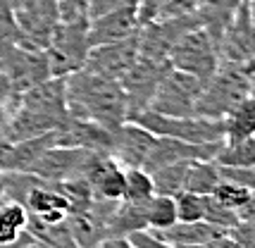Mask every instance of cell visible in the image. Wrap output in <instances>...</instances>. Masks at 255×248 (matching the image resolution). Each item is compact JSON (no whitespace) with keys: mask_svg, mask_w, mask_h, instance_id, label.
Here are the masks:
<instances>
[{"mask_svg":"<svg viewBox=\"0 0 255 248\" xmlns=\"http://www.w3.org/2000/svg\"><path fill=\"white\" fill-rule=\"evenodd\" d=\"M174 205H177V222H196V220H203L205 193L179 191L174 196Z\"/></svg>","mask_w":255,"mask_h":248,"instance_id":"d4e9b609","label":"cell"},{"mask_svg":"<svg viewBox=\"0 0 255 248\" xmlns=\"http://www.w3.org/2000/svg\"><path fill=\"white\" fill-rule=\"evenodd\" d=\"M145 220L148 227L153 229H167L177 222V205H174V196H165V193H155L145 201Z\"/></svg>","mask_w":255,"mask_h":248,"instance_id":"603a6c76","label":"cell"},{"mask_svg":"<svg viewBox=\"0 0 255 248\" xmlns=\"http://www.w3.org/2000/svg\"><path fill=\"white\" fill-rule=\"evenodd\" d=\"M203 220L205 222H210V225H217L222 227V229H232L236 222H239V215L229 210V208H224L215 196L210 193H205V208H203Z\"/></svg>","mask_w":255,"mask_h":248,"instance_id":"484cf974","label":"cell"},{"mask_svg":"<svg viewBox=\"0 0 255 248\" xmlns=\"http://www.w3.org/2000/svg\"><path fill=\"white\" fill-rule=\"evenodd\" d=\"M153 146H155V134H150L145 126L131 122V120H127L112 129L110 155L122 167H143Z\"/></svg>","mask_w":255,"mask_h":248,"instance_id":"4fadbf2b","label":"cell"},{"mask_svg":"<svg viewBox=\"0 0 255 248\" xmlns=\"http://www.w3.org/2000/svg\"><path fill=\"white\" fill-rule=\"evenodd\" d=\"M89 50V17L60 19L45 45L50 77H67V74L81 69L86 65Z\"/></svg>","mask_w":255,"mask_h":248,"instance_id":"277c9868","label":"cell"},{"mask_svg":"<svg viewBox=\"0 0 255 248\" xmlns=\"http://www.w3.org/2000/svg\"><path fill=\"white\" fill-rule=\"evenodd\" d=\"M251 193H253L251 189H246V186H241V184H236V181H232V179L220 177V181L212 186L210 196H215L224 208H229V210H234V213L239 215V210H241L246 205V201L251 198Z\"/></svg>","mask_w":255,"mask_h":248,"instance_id":"cb8c5ba5","label":"cell"},{"mask_svg":"<svg viewBox=\"0 0 255 248\" xmlns=\"http://www.w3.org/2000/svg\"><path fill=\"white\" fill-rule=\"evenodd\" d=\"M138 29H141L138 5L117 7V10L89 17V43L93 48V45H100V43L122 41V38H129V36L138 34Z\"/></svg>","mask_w":255,"mask_h":248,"instance_id":"9a60e30c","label":"cell"},{"mask_svg":"<svg viewBox=\"0 0 255 248\" xmlns=\"http://www.w3.org/2000/svg\"><path fill=\"white\" fill-rule=\"evenodd\" d=\"M222 126H224V141L255 136V98L253 96H246L244 101L236 103L232 110L222 117Z\"/></svg>","mask_w":255,"mask_h":248,"instance_id":"e0dca14e","label":"cell"},{"mask_svg":"<svg viewBox=\"0 0 255 248\" xmlns=\"http://www.w3.org/2000/svg\"><path fill=\"white\" fill-rule=\"evenodd\" d=\"M203 86H205L203 79L169 67L162 81L157 84V91L148 108L162 115H196Z\"/></svg>","mask_w":255,"mask_h":248,"instance_id":"52a82bcc","label":"cell"},{"mask_svg":"<svg viewBox=\"0 0 255 248\" xmlns=\"http://www.w3.org/2000/svg\"><path fill=\"white\" fill-rule=\"evenodd\" d=\"M246 74H248V91H251V96L255 98V60L246 62Z\"/></svg>","mask_w":255,"mask_h":248,"instance_id":"1f68e13d","label":"cell"},{"mask_svg":"<svg viewBox=\"0 0 255 248\" xmlns=\"http://www.w3.org/2000/svg\"><path fill=\"white\" fill-rule=\"evenodd\" d=\"M217 181H220V167L215 160H191L184 191L210 193Z\"/></svg>","mask_w":255,"mask_h":248,"instance_id":"7402d4cb","label":"cell"},{"mask_svg":"<svg viewBox=\"0 0 255 248\" xmlns=\"http://www.w3.org/2000/svg\"><path fill=\"white\" fill-rule=\"evenodd\" d=\"M229 237L234 239L236 248H255V217H246L239 220L236 225L229 229Z\"/></svg>","mask_w":255,"mask_h":248,"instance_id":"83f0119b","label":"cell"},{"mask_svg":"<svg viewBox=\"0 0 255 248\" xmlns=\"http://www.w3.org/2000/svg\"><path fill=\"white\" fill-rule=\"evenodd\" d=\"M167 248H236L229 229L210 225L205 220L196 222H174L167 229H157Z\"/></svg>","mask_w":255,"mask_h":248,"instance_id":"8fae6325","label":"cell"},{"mask_svg":"<svg viewBox=\"0 0 255 248\" xmlns=\"http://www.w3.org/2000/svg\"><path fill=\"white\" fill-rule=\"evenodd\" d=\"M0 72L10 79L14 93L31 89L41 81L50 79L48 55L33 45H10L0 50Z\"/></svg>","mask_w":255,"mask_h":248,"instance_id":"ba28073f","label":"cell"},{"mask_svg":"<svg viewBox=\"0 0 255 248\" xmlns=\"http://www.w3.org/2000/svg\"><path fill=\"white\" fill-rule=\"evenodd\" d=\"M136 57H138V34L122 38V41L93 45L89 50L84 67L96 72V74H103L108 79L120 81L129 72V67L136 62Z\"/></svg>","mask_w":255,"mask_h":248,"instance_id":"7c38bea8","label":"cell"},{"mask_svg":"<svg viewBox=\"0 0 255 248\" xmlns=\"http://www.w3.org/2000/svg\"><path fill=\"white\" fill-rule=\"evenodd\" d=\"M127 120L145 126L155 136H169L181 138L189 143H217L224 141L222 120L200 117V115H162L150 108H143L138 113H131Z\"/></svg>","mask_w":255,"mask_h":248,"instance_id":"3957f363","label":"cell"},{"mask_svg":"<svg viewBox=\"0 0 255 248\" xmlns=\"http://www.w3.org/2000/svg\"><path fill=\"white\" fill-rule=\"evenodd\" d=\"M167 69H169L167 60H153V57H145V55L136 57V62L129 67V72L120 79L124 96H127L129 115L138 113V110H143V108L150 105V101H153V96L157 91V84L162 81Z\"/></svg>","mask_w":255,"mask_h":248,"instance_id":"9c48e42d","label":"cell"},{"mask_svg":"<svg viewBox=\"0 0 255 248\" xmlns=\"http://www.w3.org/2000/svg\"><path fill=\"white\" fill-rule=\"evenodd\" d=\"M24 2H29V0H10V5H12V7H22Z\"/></svg>","mask_w":255,"mask_h":248,"instance_id":"836d02e7","label":"cell"},{"mask_svg":"<svg viewBox=\"0 0 255 248\" xmlns=\"http://www.w3.org/2000/svg\"><path fill=\"white\" fill-rule=\"evenodd\" d=\"M150 196H155V184H153L150 172L143 167H124L122 201H129V203H145Z\"/></svg>","mask_w":255,"mask_h":248,"instance_id":"44dd1931","label":"cell"},{"mask_svg":"<svg viewBox=\"0 0 255 248\" xmlns=\"http://www.w3.org/2000/svg\"><path fill=\"white\" fill-rule=\"evenodd\" d=\"M0 174H2V169H0Z\"/></svg>","mask_w":255,"mask_h":248,"instance_id":"e575fe53","label":"cell"},{"mask_svg":"<svg viewBox=\"0 0 255 248\" xmlns=\"http://www.w3.org/2000/svg\"><path fill=\"white\" fill-rule=\"evenodd\" d=\"M69 117L72 115L67 110L65 77H50L12 98L2 124V136L12 143L31 136L50 134L62 129Z\"/></svg>","mask_w":255,"mask_h":248,"instance_id":"6da1fadb","label":"cell"},{"mask_svg":"<svg viewBox=\"0 0 255 248\" xmlns=\"http://www.w3.org/2000/svg\"><path fill=\"white\" fill-rule=\"evenodd\" d=\"M246 5H248V14H251V22L255 26V0H246Z\"/></svg>","mask_w":255,"mask_h":248,"instance_id":"d6a6232c","label":"cell"},{"mask_svg":"<svg viewBox=\"0 0 255 248\" xmlns=\"http://www.w3.org/2000/svg\"><path fill=\"white\" fill-rule=\"evenodd\" d=\"M67 110L72 117L96 122L105 129H115L127 122V96L117 79H108L81 67L65 77Z\"/></svg>","mask_w":255,"mask_h":248,"instance_id":"7a4b0ae2","label":"cell"},{"mask_svg":"<svg viewBox=\"0 0 255 248\" xmlns=\"http://www.w3.org/2000/svg\"><path fill=\"white\" fill-rule=\"evenodd\" d=\"M217 167H220V177L232 179L236 184L246 186V189L255 191V165H251V167H224V165H217Z\"/></svg>","mask_w":255,"mask_h":248,"instance_id":"f1b7e54d","label":"cell"},{"mask_svg":"<svg viewBox=\"0 0 255 248\" xmlns=\"http://www.w3.org/2000/svg\"><path fill=\"white\" fill-rule=\"evenodd\" d=\"M127 5H138V0H91L89 17H96V14H103V12L117 10V7H127Z\"/></svg>","mask_w":255,"mask_h":248,"instance_id":"f546056e","label":"cell"},{"mask_svg":"<svg viewBox=\"0 0 255 248\" xmlns=\"http://www.w3.org/2000/svg\"><path fill=\"white\" fill-rule=\"evenodd\" d=\"M217 165L224 167H251L255 165V136L222 141V146L215 155Z\"/></svg>","mask_w":255,"mask_h":248,"instance_id":"d6986e66","label":"cell"},{"mask_svg":"<svg viewBox=\"0 0 255 248\" xmlns=\"http://www.w3.org/2000/svg\"><path fill=\"white\" fill-rule=\"evenodd\" d=\"M246 96H251L246 65L220 62V67L215 69V74L205 81V86L200 91L196 115L222 120L224 115L229 113L239 101H244Z\"/></svg>","mask_w":255,"mask_h":248,"instance_id":"5b68a950","label":"cell"},{"mask_svg":"<svg viewBox=\"0 0 255 248\" xmlns=\"http://www.w3.org/2000/svg\"><path fill=\"white\" fill-rule=\"evenodd\" d=\"M217 48H220V62L246 65V62L255 60V26L251 22L246 0L239 2L229 24L224 26Z\"/></svg>","mask_w":255,"mask_h":248,"instance_id":"30bf717a","label":"cell"},{"mask_svg":"<svg viewBox=\"0 0 255 248\" xmlns=\"http://www.w3.org/2000/svg\"><path fill=\"white\" fill-rule=\"evenodd\" d=\"M29 225V210L22 201L2 198L0 201V246H14L17 237Z\"/></svg>","mask_w":255,"mask_h":248,"instance_id":"ac0fdd59","label":"cell"},{"mask_svg":"<svg viewBox=\"0 0 255 248\" xmlns=\"http://www.w3.org/2000/svg\"><path fill=\"white\" fill-rule=\"evenodd\" d=\"M246 217H255V191L251 193V198L246 201V205L239 210V220H246Z\"/></svg>","mask_w":255,"mask_h":248,"instance_id":"4dcf8cb0","label":"cell"},{"mask_svg":"<svg viewBox=\"0 0 255 248\" xmlns=\"http://www.w3.org/2000/svg\"><path fill=\"white\" fill-rule=\"evenodd\" d=\"M14 19L19 24L24 38L31 45L45 50V45L60 22V2L57 0H29L22 7H14Z\"/></svg>","mask_w":255,"mask_h":248,"instance_id":"5bb4252c","label":"cell"},{"mask_svg":"<svg viewBox=\"0 0 255 248\" xmlns=\"http://www.w3.org/2000/svg\"><path fill=\"white\" fill-rule=\"evenodd\" d=\"M189 165H191V160H177V162H167L162 167L153 169L150 177H153V184H155V193L177 196L179 191H184Z\"/></svg>","mask_w":255,"mask_h":248,"instance_id":"ffe728a7","label":"cell"},{"mask_svg":"<svg viewBox=\"0 0 255 248\" xmlns=\"http://www.w3.org/2000/svg\"><path fill=\"white\" fill-rule=\"evenodd\" d=\"M84 179L89 181L93 198L100 201H122L124 191V167L105 153H98L91 160V167Z\"/></svg>","mask_w":255,"mask_h":248,"instance_id":"2e32d148","label":"cell"},{"mask_svg":"<svg viewBox=\"0 0 255 248\" xmlns=\"http://www.w3.org/2000/svg\"><path fill=\"white\" fill-rule=\"evenodd\" d=\"M167 62L169 67L208 81L215 74V69L220 67V48L210 31H205L203 26H193L172 45Z\"/></svg>","mask_w":255,"mask_h":248,"instance_id":"8992f818","label":"cell"},{"mask_svg":"<svg viewBox=\"0 0 255 248\" xmlns=\"http://www.w3.org/2000/svg\"><path fill=\"white\" fill-rule=\"evenodd\" d=\"M127 244L129 248H167L162 234L153 229V227H141L127 234Z\"/></svg>","mask_w":255,"mask_h":248,"instance_id":"4316f807","label":"cell"}]
</instances>
